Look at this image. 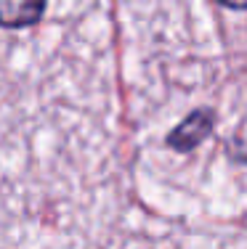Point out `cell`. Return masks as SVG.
Returning a JSON list of instances; mask_svg holds the SVG:
<instances>
[{
    "label": "cell",
    "mask_w": 247,
    "mask_h": 249,
    "mask_svg": "<svg viewBox=\"0 0 247 249\" xmlns=\"http://www.w3.org/2000/svg\"><path fill=\"white\" fill-rule=\"evenodd\" d=\"M213 127H215V111L210 106H199V109L189 111L184 120L170 130L165 143L178 154H189L213 135Z\"/></svg>",
    "instance_id": "6da1fadb"
},
{
    "label": "cell",
    "mask_w": 247,
    "mask_h": 249,
    "mask_svg": "<svg viewBox=\"0 0 247 249\" xmlns=\"http://www.w3.org/2000/svg\"><path fill=\"white\" fill-rule=\"evenodd\" d=\"M223 8H231V11H247V0H218Z\"/></svg>",
    "instance_id": "3957f363"
},
{
    "label": "cell",
    "mask_w": 247,
    "mask_h": 249,
    "mask_svg": "<svg viewBox=\"0 0 247 249\" xmlns=\"http://www.w3.org/2000/svg\"><path fill=\"white\" fill-rule=\"evenodd\" d=\"M48 0H0V27L21 29L43 19Z\"/></svg>",
    "instance_id": "7a4b0ae2"
}]
</instances>
